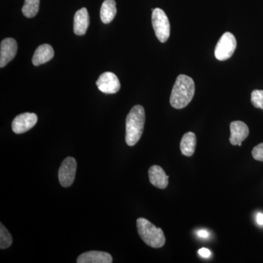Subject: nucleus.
Wrapping results in <instances>:
<instances>
[{"label": "nucleus", "mask_w": 263, "mask_h": 263, "mask_svg": "<svg viewBox=\"0 0 263 263\" xmlns=\"http://www.w3.org/2000/svg\"><path fill=\"white\" fill-rule=\"evenodd\" d=\"M77 162L73 157H68L62 162L59 170V181L64 187H68L73 183L76 177Z\"/></svg>", "instance_id": "obj_6"}, {"label": "nucleus", "mask_w": 263, "mask_h": 263, "mask_svg": "<svg viewBox=\"0 0 263 263\" xmlns=\"http://www.w3.org/2000/svg\"><path fill=\"white\" fill-rule=\"evenodd\" d=\"M37 122V117L35 114H19L12 122V129L16 134H22L32 129Z\"/></svg>", "instance_id": "obj_8"}, {"label": "nucleus", "mask_w": 263, "mask_h": 263, "mask_svg": "<svg viewBox=\"0 0 263 263\" xmlns=\"http://www.w3.org/2000/svg\"><path fill=\"white\" fill-rule=\"evenodd\" d=\"M195 91L193 79L187 76L179 75L171 92L170 99L171 106L176 109H182L187 106L193 100Z\"/></svg>", "instance_id": "obj_1"}, {"label": "nucleus", "mask_w": 263, "mask_h": 263, "mask_svg": "<svg viewBox=\"0 0 263 263\" xmlns=\"http://www.w3.org/2000/svg\"><path fill=\"white\" fill-rule=\"evenodd\" d=\"M137 228L141 239L152 248H161L165 243V236L162 230L157 228L146 219H137Z\"/></svg>", "instance_id": "obj_3"}, {"label": "nucleus", "mask_w": 263, "mask_h": 263, "mask_svg": "<svg viewBox=\"0 0 263 263\" xmlns=\"http://www.w3.org/2000/svg\"><path fill=\"white\" fill-rule=\"evenodd\" d=\"M99 90L105 94H116L121 88L120 81L113 72H105L96 82Z\"/></svg>", "instance_id": "obj_7"}, {"label": "nucleus", "mask_w": 263, "mask_h": 263, "mask_svg": "<svg viewBox=\"0 0 263 263\" xmlns=\"http://www.w3.org/2000/svg\"><path fill=\"white\" fill-rule=\"evenodd\" d=\"M152 21L156 36L161 43H165L171 34V25L167 15L160 8H155L152 13Z\"/></svg>", "instance_id": "obj_4"}, {"label": "nucleus", "mask_w": 263, "mask_h": 263, "mask_svg": "<svg viewBox=\"0 0 263 263\" xmlns=\"http://www.w3.org/2000/svg\"><path fill=\"white\" fill-rule=\"evenodd\" d=\"M89 25V15L86 8H83L76 12L74 16L73 31L79 36L86 34Z\"/></svg>", "instance_id": "obj_13"}, {"label": "nucleus", "mask_w": 263, "mask_h": 263, "mask_svg": "<svg viewBox=\"0 0 263 263\" xmlns=\"http://www.w3.org/2000/svg\"><path fill=\"white\" fill-rule=\"evenodd\" d=\"M16 41L13 38H5L0 45V67H5L10 62L15 58L16 55Z\"/></svg>", "instance_id": "obj_9"}, {"label": "nucleus", "mask_w": 263, "mask_h": 263, "mask_svg": "<svg viewBox=\"0 0 263 263\" xmlns=\"http://www.w3.org/2000/svg\"><path fill=\"white\" fill-rule=\"evenodd\" d=\"M145 110L141 105H135L126 119V143L133 146L141 139L144 129Z\"/></svg>", "instance_id": "obj_2"}, {"label": "nucleus", "mask_w": 263, "mask_h": 263, "mask_svg": "<svg viewBox=\"0 0 263 263\" xmlns=\"http://www.w3.org/2000/svg\"><path fill=\"white\" fill-rule=\"evenodd\" d=\"M39 6L40 0H25L22 8V13L27 18H33L37 14Z\"/></svg>", "instance_id": "obj_17"}, {"label": "nucleus", "mask_w": 263, "mask_h": 263, "mask_svg": "<svg viewBox=\"0 0 263 263\" xmlns=\"http://www.w3.org/2000/svg\"><path fill=\"white\" fill-rule=\"evenodd\" d=\"M196 144L197 138L195 133L192 132L185 133L180 143L181 153L186 157H191L195 153Z\"/></svg>", "instance_id": "obj_15"}, {"label": "nucleus", "mask_w": 263, "mask_h": 263, "mask_svg": "<svg viewBox=\"0 0 263 263\" xmlns=\"http://www.w3.org/2000/svg\"><path fill=\"white\" fill-rule=\"evenodd\" d=\"M149 181L153 186L159 189H165L168 185L169 176L158 165H153L148 170Z\"/></svg>", "instance_id": "obj_12"}, {"label": "nucleus", "mask_w": 263, "mask_h": 263, "mask_svg": "<svg viewBox=\"0 0 263 263\" xmlns=\"http://www.w3.org/2000/svg\"><path fill=\"white\" fill-rule=\"evenodd\" d=\"M237 42L232 33L226 32L218 41L214 54L216 60L224 61L233 56L236 49Z\"/></svg>", "instance_id": "obj_5"}, {"label": "nucleus", "mask_w": 263, "mask_h": 263, "mask_svg": "<svg viewBox=\"0 0 263 263\" xmlns=\"http://www.w3.org/2000/svg\"><path fill=\"white\" fill-rule=\"evenodd\" d=\"M113 258L110 254L100 251H90L81 254L77 259L78 263H111Z\"/></svg>", "instance_id": "obj_11"}, {"label": "nucleus", "mask_w": 263, "mask_h": 263, "mask_svg": "<svg viewBox=\"0 0 263 263\" xmlns=\"http://www.w3.org/2000/svg\"><path fill=\"white\" fill-rule=\"evenodd\" d=\"M230 142L233 146H241L242 142L248 137L249 129L245 122L235 121L230 124Z\"/></svg>", "instance_id": "obj_10"}, {"label": "nucleus", "mask_w": 263, "mask_h": 263, "mask_svg": "<svg viewBox=\"0 0 263 263\" xmlns=\"http://www.w3.org/2000/svg\"><path fill=\"white\" fill-rule=\"evenodd\" d=\"M252 155L254 160L263 162V143L254 147Z\"/></svg>", "instance_id": "obj_20"}, {"label": "nucleus", "mask_w": 263, "mask_h": 263, "mask_svg": "<svg viewBox=\"0 0 263 263\" xmlns=\"http://www.w3.org/2000/svg\"><path fill=\"white\" fill-rule=\"evenodd\" d=\"M251 101L256 108L263 110V90H254L252 92Z\"/></svg>", "instance_id": "obj_19"}, {"label": "nucleus", "mask_w": 263, "mask_h": 263, "mask_svg": "<svg viewBox=\"0 0 263 263\" xmlns=\"http://www.w3.org/2000/svg\"><path fill=\"white\" fill-rule=\"evenodd\" d=\"M13 243V238L8 230L1 223L0 226V249H5L10 247Z\"/></svg>", "instance_id": "obj_18"}, {"label": "nucleus", "mask_w": 263, "mask_h": 263, "mask_svg": "<svg viewBox=\"0 0 263 263\" xmlns=\"http://www.w3.org/2000/svg\"><path fill=\"white\" fill-rule=\"evenodd\" d=\"M199 255L200 257H203V258H209L212 255V252L209 250V249L201 248L199 249L198 251Z\"/></svg>", "instance_id": "obj_21"}, {"label": "nucleus", "mask_w": 263, "mask_h": 263, "mask_svg": "<svg viewBox=\"0 0 263 263\" xmlns=\"http://www.w3.org/2000/svg\"><path fill=\"white\" fill-rule=\"evenodd\" d=\"M115 0H105L100 9V18L105 24L110 23L117 15Z\"/></svg>", "instance_id": "obj_16"}, {"label": "nucleus", "mask_w": 263, "mask_h": 263, "mask_svg": "<svg viewBox=\"0 0 263 263\" xmlns=\"http://www.w3.org/2000/svg\"><path fill=\"white\" fill-rule=\"evenodd\" d=\"M256 221L259 226H263V213H258L256 216Z\"/></svg>", "instance_id": "obj_23"}, {"label": "nucleus", "mask_w": 263, "mask_h": 263, "mask_svg": "<svg viewBox=\"0 0 263 263\" xmlns=\"http://www.w3.org/2000/svg\"><path fill=\"white\" fill-rule=\"evenodd\" d=\"M197 236L199 237V238H209V232L207 231V230H200L197 231Z\"/></svg>", "instance_id": "obj_22"}, {"label": "nucleus", "mask_w": 263, "mask_h": 263, "mask_svg": "<svg viewBox=\"0 0 263 263\" xmlns=\"http://www.w3.org/2000/svg\"><path fill=\"white\" fill-rule=\"evenodd\" d=\"M54 56V51L51 46L43 44L40 46L34 52L32 58V64L34 66H39L49 62Z\"/></svg>", "instance_id": "obj_14"}]
</instances>
